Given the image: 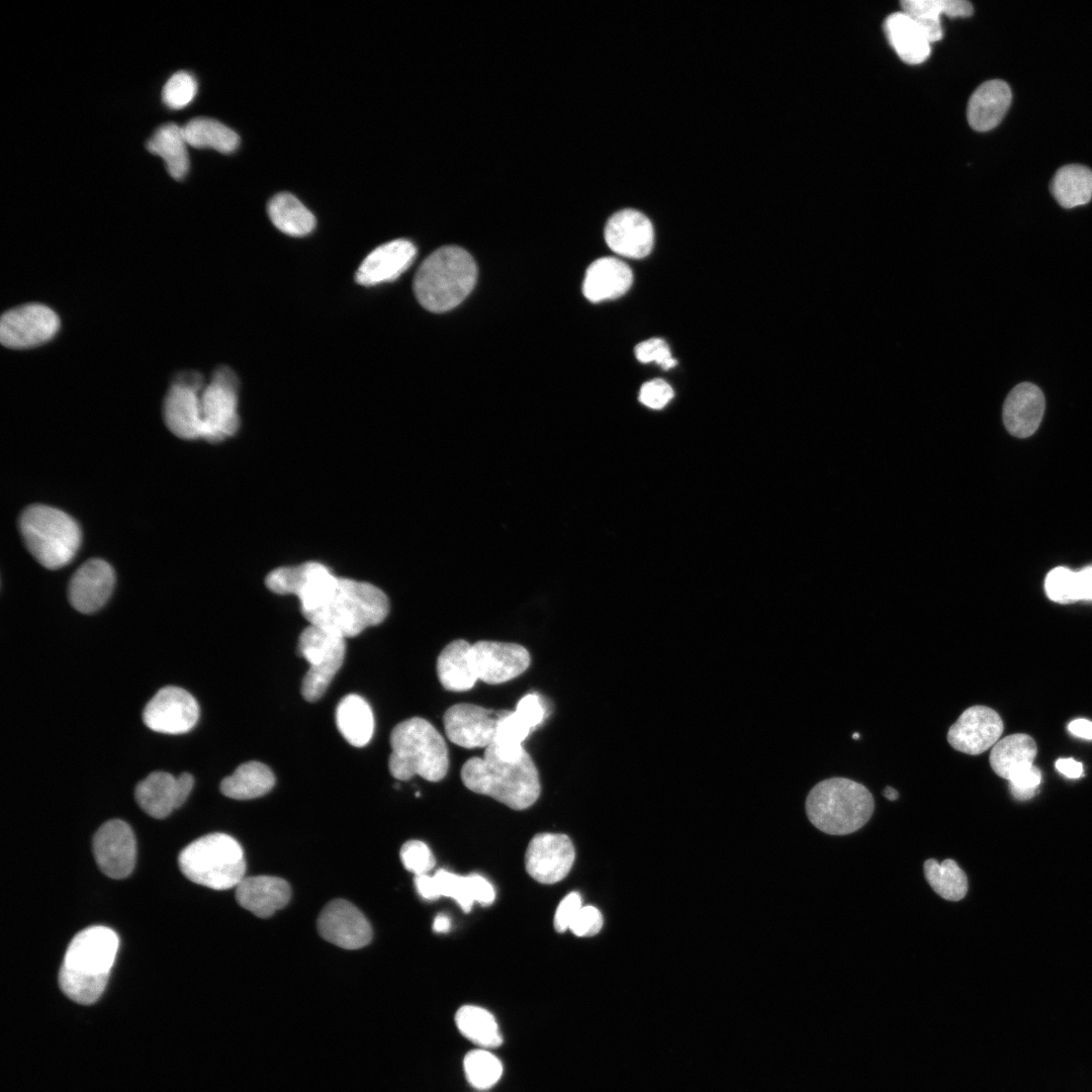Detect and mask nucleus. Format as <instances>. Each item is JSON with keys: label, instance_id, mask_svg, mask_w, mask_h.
I'll use <instances>...</instances> for the list:
<instances>
[{"label": "nucleus", "instance_id": "412c9836", "mask_svg": "<svg viewBox=\"0 0 1092 1092\" xmlns=\"http://www.w3.org/2000/svg\"><path fill=\"white\" fill-rule=\"evenodd\" d=\"M604 236L612 251L635 259L646 257L654 242L650 220L635 209H623L614 213L606 223Z\"/></svg>", "mask_w": 1092, "mask_h": 1092}, {"label": "nucleus", "instance_id": "f704fd0d", "mask_svg": "<svg viewBox=\"0 0 1092 1092\" xmlns=\"http://www.w3.org/2000/svg\"><path fill=\"white\" fill-rule=\"evenodd\" d=\"M1051 192L1064 208L1087 204L1092 199V170L1079 164L1061 167L1052 179Z\"/></svg>", "mask_w": 1092, "mask_h": 1092}, {"label": "nucleus", "instance_id": "f257e3e1", "mask_svg": "<svg viewBox=\"0 0 1092 1092\" xmlns=\"http://www.w3.org/2000/svg\"><path fill=\"white\" fill-rule=\"evenodd\" d=\"M283 587L298 598L301 613L311 625L345 639L380 624L389 612L388 598L380 588L339 577L314 561L288 567Z\"/></svg>", "mask_w": 1092, "mask_h": 1092}, {"label": "nucleus", "instance_id": "ddd939ff", "mask_svg": "<svg viewBox=\"0 0 1092 1092\" xmlns=\"http://www.w3.org/2000/svg\"><path fill=\"white\" fill-rule=\"evenodd\" d=\"M198 718L199 707L194 697L172 686L159 690L143 713L146 726L164 734L186 733L196 725Z\"/></svg>", "mask_w": 1092, "mask_h": 1092}, {"label": "nucleus", "instance_id": "4be33fe9", "mask_svg": "<svg viewBox=\"0 0 1092 1092\" xmlns=\"http://www.w3.org/2000/svg\"><path fill=\"white\" fill-rule=\"evenodd\" d=\"M416 255V246L405 239L380 245L362 261L356 272V281L364 286L393 281L410 268Z\"/></svg>", "mask_w": 1092, "mask_h": 1092}, {"label": "nucleus", "instance_id": "bb28decb", "mask_svg": "<svg viewBox=\"0 0 1092 1092\" xmlns=\"http://www.w3.org/2000/svg\"><path fill=\"white\" fill-rule=\"evenodd\" d=\"M632 281V271L626 263L615 257H604L586 269L582 291L589 301L601 302L625 294Z\"/></svg>", "mask_w": 1092, "mask_h": 1092}, {"label": "nucleus", "instance_id": "f3484780", "mask_svg": "<svg viewBox=\"0 0 1092 1092\" xmlns=\"http://www.w3.org/2000/svg\"><path fill=\"white\" fill-rule=\"evenodd\" d=\"M1003 729V721L995 710L976 705L961 714L948 729L946 737L956 750L978 755L998 742Z\"/></svg>", "mask_w": 1092, "mask_h": 1092}, {"label": "nucleus", "instance_id": "39448f33", "mask_svg": "<svg viewBox=\"0 0 1092 1092\" xmlns=\"http://www.w3.org/2000/svg\"><path fill=\"white\" fill-rule=\"evenodd\" d=\"M391 776L408 781L420 776L429 782L443 780L449 768V754L441 733L428 720L413 717L398 723L390 734Z\"/></svg>", "mask_w": 1092, "mask_h": 1092}, {"label": "nucleus", "instance_id": "c03bdc74", "mask_svg": "<svg viewBox=\"0 0 1092 1092\" xmlns=\"http://www.w3.org/2000/svg\"><path fill=\"white\" fill-rule=\"evenodd\" d=\"M399 856L403 867L415 876L427 875L436 863L430 847L421 840L406 841Z\"/></svg>", "mask_w": 1092, "mask_h": 1092}, {"label": "nucleus", "instance_id": "2f4dec72", "mask_svg": "<svg viewBox=\"0 0 1092 1092\" xmlns=\"http://www.w3.org/2000/svg\"><path fill=\"white\" fill-rule=\"evenodd\" d=\"M336 723L342 736L351 745L363 747L374 732V716L365 699L356 694L345 696L336 709Z\"/></svg>", "mask_w": 1092, "mask_h": 1092}, {"label": "nucleus", "instance_id": "5fc2aeb1", "mask_svg": "<svg viewBox=\"0 0 1092 1092\" xmlns=\"http://www.w3.org/2000/svg\"><path fill=\"white\" fill-rule=\"evenodd\" d=\"M1068 730L1072 734H1074V735H1076L1078 737L1088 739V740L1092 739V722L1089 721V720H1086V719L1073 720L1069 724Z\"/></svg>", "mask_w": 1092, "mask_h": 1092}, {"label": "nucleus", "instance_id": "b1692460", "mask_svg": "<svg viewBox=\"0 0 1092 1092\" xmlns=\"http://www.w3.org/2000/svg\"><path fill=\"white\" fill-rule=\"evenodd\" d=\"M1044 412V396L1030 382L1014 386L1005 398L1002 411L1007 431L1018 438L1031 436L1039 427Z\"/></svg>", "mask_w": 1092, "mask_h": 1092}, {"label": "nucleus", "instance_id": "5701e85b", "mask_svg": "<svg viewBox=\"0 0 1092 1092\" xmlns=\"http://www.w3.org/2000/svg\"><path fill=\"white\" fill-rule=\"evenodd\" d=\"M197 388L175 382L169 388L163 404V416L168 429L185 440L202 438L203 424L200 395Z\"/></svg>", "mask_w": 1092, "mask_h": 1092}, {"label": "nucleus", "instance_id": "6e6d98bb", "mask_svg": "<svg viewBox=\"0 0 1092 1092\" xmlns=\"http://www.w3.org/2000/svg\"><path fill=\"white\" fill-rule=\"evenodd\" d=\"M451 926L450 918L445 914H439L435 917L433 923V929L436 932H446Z\"/></svg>", "mask_w": 1092, "mask_h": 1092}, {"label": "nucleus", "instance_id": "a211bd4d", "mask_svg": "<svg viewBox=\"0 0 1092 1092\" xmlns=\"http://www.w3.org/2000/svg\"><path fill=\"white\" fill-rule=\"evenodd\" d=\"M317 930L324 939L345 949L361 948L372 938L367 918L343 899L333 900L324 907L317 918Z\"/></svg>", "mask_w": 1092, "mask_h": 1092}, {"label": "nucleus", "instance_id": "2eb2a0df", "mask_svg": "<svg viewBox=\"0 0 1092 1092\" xmlns=\"http://www.w3.org/2000/svg\"><path fill=\"white\" fill-rule=\"evenodd\" d=\"M574 858V846L567 835L539 833L527 847L525 868L537 882L555 884L568 875Z\"/></svg>", "mask_w": 1092, "mask_h": 1092}, {"label": "nucleus", "instance_id": "0eeeda50", "mask_svg": "<svg viewBox=\"0 0 1092 1092\" xmlns=\"http://www.w3.org/2000/svg\"><path fill=\"white\" fill-rule=\"evenodd\" d=\"M182 874L191 882L214 890L236 888L245 878L241 844L224 833H209L184 847L178 856Z\"/></svg>", "mask_w": 1092, "mask_h": 1092}, {"label": "nucleus", "instance_id": "c9c22d12", "mask_svg": "<svg viewBox=\"0 0 1092 1092\" xmlns=\"http://www.w3.org/2000/svg\"><path fill=\"white\" fill-rule=\"evenodd\" d=\"M267 210L272 223L288 236H306L315 226L314 215L290 193L282 192L273 196Z\"/></svg>", "mask_w": 1092, "mask_h": 1092}, {"label": "nucleus", "instance_id": "3c124183", "mask_svg": "<svg viewBox=\"0 0 1092 1092\" xmlns=\"http://www.w3.org/2000/svg\"><path fill=\"white\" fill-rule=\"evenodd\" d=\"M581 907V897L578 893L571 892L566 895L559 903L554 915L553 924L555 930L564 932L569 929L570 923Z\"/></svg>", "mask_w": 1092, "mask_h": 1092}, {"label": "nucleus", "instance_id": "9d476101", "mask_svg": "<svg viewBox=\"0 0 1092 1092\" xmlns=\"http://www.w3.org/2000/svg\"><path fill=\"white\" fill-rule=\"evenodd\" d=\"M202 439L220 442L239 429L238 379L228 367L218 368L200 393Z\"/></svg>", "mask_w": 1092, "mask_h": 1092}, {"label": "nucleus", "instance_id": "a18cd8bd", "mask_svg": "<svg viewBox=\"0 0 1092 1092\" xmlns=\"http://www.w3.org/2000/svg\"><path fill=\"white\" fill-rule=\"evenodd\" d=\"M635 356L642 363L656 362L662 369L668 370L676 365L666 342L653 338L639 343L635 347Z\"/></svg>", "mask_w": 1092, "mask_h": 1092}, {"label": "nucleus", "instance_id": "58836bf2", "mask_svg": "<svg viewBox=\"0 0 1092 1092\" xmlns=\"http://www.w3.org/2000/svg\"><path fill=\"white\" fill-rule=\"evenodd\" d=\"M924 876L930 887L941 898L960 901L968 892V879L964 871L952 859L938 863L935 859L925 860Z\"/></svg>", "mask_w": 1092, "mask_h": 1092}, {"label": "nucleus", "instance_id": "6ab92c4d", "mask_svg": "<svg viewBox=\"0 0 1092 1092\" xmlns=\"http://www.w3.org/2000/svg\"><path fill=\"white\" fill-rule=\"evenodd\" d=\"M193 784V777L187 772L175 778L165 771H154L136 785L135 801L148 815L163 819L183 805Z\"/></svg>", "mask_w": 1092, "mask_h": 1092}, {"label": "nucleus", "instance_id": "49530a36", "mask_svg": "<svg viewBox=\"0 0 1092 1092\" xmlns=\"http://www.w3.org/2000/svg\"><path fill=\"white\" fill-rule=\"evenodd\" d=\"M673 397L671 386L662 379H653L645 382L639 392V400L653 410L665 406Z\"/></svg>", "mask_w": 1092, "mask_h": 1092}, {"label": "nucleus", "instance_id": "c756f323", "mask_svg": "<svg viewBox=\"0 0 1092 1092\" xmlns=\"http://www.w3.org/2000/svg\"><path fill=\"white\" fill-rule=\"evenodd\" d=\"M471 646L464 639L447 644L437 659V674L443 688L451 692L471 690L478 680L471 659Z\"/></svg>", "mask_w": 1092, "mask_h": 1092}, {"label": "nucleus", "instance_id": "09e8293b", "mask_svg": "<svg viewBox=\"0 0 1092 1092\" xmlns=\"http://www.w3.org/2000/svg\"><path fill=\"white\" fill-rule=\"evenodd\" d=\"M603 926V916L594 906H582L569 925L576 936H594Z\"/></svg>", "mask_w": 1092, "mask_h": 1092}, {"label": "nucleus", "instance_id": "e433bc0d", "mask_svg": "<svg viewBox=\"0 0 1092 1092\" xmlns=\"http://www.w3.org/2000/svg\"><path fill=\"white\" fill-rule=\"evenodd\" d=\"M187 145L197 149H213L230 154L240 145V136L232 128L212 118L196 117L182 126Z\"/></svg>", "mask_w": 1092, "mask_h": 1092}, {"label": "nucleus", "instance_id": "dca6fc26", "mask_svg": "<svg viewBox=\"0 0 1092 1092\" xmlns=\"http://www.w3.org/2000/svg\"><path fill=\"white\" fill-rule=\"evenodd\" d=\"M471 659L478 679L488 685L509 681L530 665L529 651L512 642L480 640L471 646Z\"/></svg>", "mask_w": 1092, "mask_h": 1092}, {"label": "nucleus", "instance_id": "f03ea898", "mask_svg": "<svg viewBox=\"0 0 1092 1092\" xmlns=\"http://www.w3.org/2000/svg\"><path fill=\"white\" fill-rule=\"evenodd\" d=\"M119 946L114 930L87 927L69 943L59 972V985L71 1000L89 1005L105 990Z\"/></svg>", "mask_w": 1092, "mask_h": 1092}, {"label": "nucleus", "instance_id": "1a4fd4ad", "mask_svg": "<svg viewBox=\"0 0 1092 1092\" xmlns=\"http://www.w3.org/2000/svg\"><path fill=\"white\" fill-rule=\"evenodd\" d=\"M345 638L309 624L300 634L298 652L309 664L301 684V695L307 702L320 700L341 668L345 653Z\"/></svg>", "mask_w": 1092, "mask_h": 1092}, {"label": "nucleus", "instance_id": "7c9ffc66", "mask_svg": "<svg viewBox=\"0 0 1092 1092\" xmlns=\"http://www.w3.org/2000/svg\"><path fill=\"white\" fill-rule=\"evenodd\" d=\"M1036 752L1034 740L1017 733L999 740L990 752L989 761L996 775L1009 781L1033 765Z\"/></svg>", "mask_w": 1092, "mask_h": 1092}, {"label": "nucleus", "instance_id": "7ed1b4c3", "mask_svg": "<svg viewBox=\"0 0 1092 1092\" xmlns=\"http://www.w3.org/2000/svg\"><path fill=\"white\" fill-rule=\"evenodd\" d=\"M460 776L470 791L489 796L514 810L531 807L541 793L538 769L526 750L518 757L505 758L487 746L482 757L474 756L464 762Z\"/></svg>", "mask_w": 1092, "mask_h": 1092}, {"label": "nucleus", "instance_id": "72a5a7b5", "mask_svg": "<svg viewBox=\"0 0 1092 1092\" xmlns=\"http://www.w3.org/2000/svg\"><path fill=\"white\" fill-rule=\"evenodd\" d=\"M147 148L165 161L172 178L181 180L185 177L189 170V158L182 127L174 122L161 125L148 141Z\"/></svg>", "mask_w": 1092, "mask_h": 1092}, {"label": "nucleus", "instance_id": "13d9d810", "mask_svg": "<svg viewBox=\"0 0 1092 1092\" xmlns=\"http://www.w3.org/2000/svg\"><path fill=\"white\" fill-rule=\"evenodd\" d=\"M852 738H853V739H858V738H859V734H858V733H854V734L852 735Z\"/></svg>", "mask_w": 1092, "mask_h": 1092}, {"label": "nucleus", "instance_id": "4d7b16f0", "mask_svg": "<svg viewBox=\"0 0 1092 1092\" xmlns=\"http://www.w3.org/2000/svg\"><path fill=\"white\" fill-rule=\"evenodd\" d=\"M883 794L890 801H895L899 797L898 792L889 786L885 788Z\"/></svg>", "mask_w": 1092, "mask_h": 1092}, {"label": "nucleus", "instance_id": "a878e982", "mask_svg": "<svg viewBox=\"0 0 1092 1092\" xmlns=\"http://www.w3.org/2000/svg\"><path fill=\"white\" fill-rule=\"evenodd\" d=\"M1012 100L1009 85L999 79L981 84L970 97L967 117L969 124L977 131H988L996 127Z\"/></svg>", "mask_w": 1092, "mask_h": 1092}, {"label": "nucleus", "instance_id": "37998d69", "mask_svg": "<svg viewBox=\"0 0 1092 1092\" xmlns=\"http://www.w3.org/2000/svg\"><path fill=\"white\" fill-rule=\"evenodd\" d=\"M197 92V82L188 72H177L166 82L163 91V102L171 109H181L188 105Z\"/></svg>", "mask_w": 1092, "mask_h": 1092}, {"label": "nucleus", "instance_id": "f8f14e48", "mask_svg": "<svg viewBox=\"0 0 1092 1092\" xmlns=\"http://www.w3.org/2000/svg\"><path fill=\"white\" fill-rule=\"evenodd\" d=\"M510 710H493L470 703L449 707L443 716L448 739L464 748H486L493 742L500 720Z\"/></svg>", "mask_w": 1092, "mask_h": 1092}, {"label": "nucleus", "instance_id": "6e6552de", "mask_svg": "<svg viewBox=\"0 0 1092 1092\" xmlns=\"http://www.w3.org/2000/svg\"><path fill=\"white\" fill-rule=\"evenodd\" d=\"M19 530L28 551L49 569L68 564L81 543L78 523L65 512L44 505L27 507L19 518Z\"/></svg>", "mask_w": 1092, "mask_h": 1092}, {"label": "nucleus", "instance_id": "423d86ee", "mask_svg": "<svg viewBox=\"0 0 1092 1092\" xmlns=\"http://www.w3.org/2000/svg\"><path fill=\"white\" fill-rule=\"evenodd\" d=\"M875 808L871 792L846 778H831L815 785L806 799V813L819 830L845 835L861 828Z\"/></svg>", "mask_w": 1092, "mask_h": 1092}, {"label": "nucleus", "instance_id": "cd10ccee", "mask_svg": "<svg viewBox=\"0 0 1092 1092\" xmlns=\"http://www.w3.org/2000/svg\"><path fill=\"white\" fill-rule=\"evenodd\" d=\"M432 878L438 899L441 896L452 898L466 913L471 910L475 901L484 906L494 901L492 885L480 875L461 877L440 869Z\"/></svg>", "mask_w": 1092, "mask_h": 1092}, {"label": "nucleus", "instance_id": "4c0bfd02", "mask_svg": "<svg viewBox=\"0 0 1092 1092\" xmlns=\"http://www.w3.org/2000/svg\"><path fill=\"white\" fill-rule=\"evenodd\" d=\"M455 1022L459 1031L482 1049L497 1048L503 1042L494 1016L484 1008L464 1005L458 1009Z\"/></svg>", "mask_w": 1092, "mask_h": 1092}, {"label": "nucleus", "instance_id": "4468645a", "mask_svg": "<svg viewBox=\"0 0 1092 1092\" xmlns=\"http://www.w3.org/2000/svg\"><path fill=\"white\" fill-rule=\"evenodd\" d=\"M93 853L103 874L112 879L129 876L135 864L136 843L130 826L119 819L105 822L93 837Z\"/></svg>", "mask_w": 1092, "mask_h": 1092}, {"label": "nucleus", "instance_id": "8fccbe9b", "mask_svg": "<svg viewBox=\"0 0 1092 1092\" xmlns=\"http://www.w3.org/2000/svg\"><path fill=\"white\" fill-rule=\"evenodd\" d=\"M515 711L528 722L532 729L539 726L546 715L545 705L536 693H530L521 698Z\"/></svg>", "mask_w": 1092, "mask_h": 1092}, {"label": "nucleus", "instance_id": "ea45409f", "mask_svg": "<svg viewBox=\"0 0 1092 1092\" xmlns=\"http://www.w3.org/2000/svg\"><path fill=\"white\" fill-rule=\"evenodd\" d=\"M463 1065L468 1082L479 1090L492 1087L503 1073L500 1061L484 1049L469 1052L464 1058Z\"/></svg>", "mask_w": 1092, "mask_h": 1092}, {"label": "nucleus", "instance_id": "c85d7f7f", "mask_svg": "<svg viewBox=\"0 0 1092 1092\" xmlns=\"http://www.w3.org/2000/svg\"><path fill=\"white\" fill-rule=\"evenodd\" d=\"M887 38L902 61L917 65L931 53L929 40L917 22L904 11L890 14L884 22Z\"/></svg>", "mask_w": 1092, "mask_h": 1092}, {"label": "nucleus", "instance_id": "473e14b6", "mask_svg": "<svg viewBox=\"0 0 1092 1092\" xmlns=\"http://www.w3.org/2000/svg\"><path fill=\"white\" fill-rule=\"evenodd\" d=\"M274 785V774L266 764L248 761L221 781L220 791L231 799L249 800L266 795Z\"/></svg>", "mask_w": 1092, "mask_h": 1092}, {"label": "nucleus", "instance_id": "20e7f679", "mask_svg": "<svg viewBox=\"0 0 1092 1092\" xmlns=\"http://www.w3.org/2000/svg\"><path fill=\"white\" fill-rule=\"evenodd\" d=\"M476 277L472 256L460 247L445 246L423 261L414 279V292L423 307L444 312L467 297Z\"/></svg>", "mask_w": 1092, "mask_h": 1092}, {"label": "nucleus", "instance_id": "393cba45", "mask_svg": "<svg viewBox=\"0 0 1092 1092\" xmlns=\"http://www.w3.org/2000/svg\"><path fill=\"white\" fill-rule=\"evenodd\" d=\"M291 897L288 883L277 877L244 878L236 887L237 902L260 918H268L284 908Z\"/></svg>", "mask_w": 1092, "mask_h": 1092}, {"label": "nucleus", "instance_id": "de8ad7c7", "mask_svg": "<svg viewBox=\"0 0 1092 1092\" xmlns=\"http://www.w3.org/2000/svg\"><path fill=\"white\" fill-rule=\"evenodd\" d=\"M1009 782V790L1017 800H1027L1033 797L1041 782V774L1035 765L1019 772Z\"/></svg>", "mask_w": 1092, "mask_h": 1092}, {"label": "nucleus", "instance_id": "864d4df0", "mask_svg": "<svg viewBox=\"0 0 1092 1092\" xmlns=\"http://www.w3.org/2000/svg\"><path fill=\"white\" fill-rule=\"evenodd\" d=\"M1077 573L1080 599L1092 601V566H1088Z\"/></svg>", "mask_w": 1092, "mask_h": 1092}, {"label": "nucleus", "instance_id": "9b49d317", "mask_svg": "<svg viewBox=\"0 0 1092 1092\" xmlns=\"http://www.w3.org/2000/svg\"><path fill=\"white\" fill-rule=\"evenodd\" d=\"M60 329L58 314L41 303H25L4 312L0 320L1 344L10 349H28L53 339Z\"/></svg>", "mask_w": 1092, "mask_h": 1092}, {"label": "nucleus", "instance_id": "a19ab883", "mask_svg": "<svg viewBox=\"0 0 1092 1092\" xmlns=\"http://www.w3.org/2000/svg\"><path fill=\"white\" fill-rule=\"evenodd\" d=\"M901 6L913 18L940 19L941 14L956 18L973 14V6L966 0H904Z\"/></svg>", "mask_w": 1092, "mask_h": 1092}, {"label": "nucleus", "instance_id": "aec40b11", "mask_svg": "<svg viewBox=\"0 0 1092 1092\" xmlns=\"http://www.w3.org/2000/svg\"><path fill=\"white\" fill-rule=\"evenodd\" d=\"M114 582L115 575L110 564L98 558L87 560L70 579L69 602L78 612H96L108 601Z\"/></svg>", "mask_w": 1092, "mask_h": 1092}, {"label": "nucleus", "instance_id": "79ce46f5", "mask_svg": "<svg viewBox=\"0 0 1092 1092\" xmlns=\"http://www.w3.org/2000/svg\"><path fill=\"white\" fill-rule=\"evenodd\" d=\"M1045 593L1050 600L1059 604H1071L1080 601L1078 573L1066 567H1056L1049 572L1044 581Z\"/></svg>", "mask_w": 1092, "mask_h": 1092}, {"label": "nucleus", "instance_id": "603ef678", "mask_svg": "<svg viewBox=\"0 0 1092 1092\" xmlns=\"http://www.w3.org/2000/svg\"><path fill=\"white\" fill-rule=\"evenodd\" d=\"M1056 767L1061 774L1071 779H1077L1083 775V764L1073 758L1058 759Z\"/></svg>", "mask_w": 1092, "mask_h": 1092}]
</instances>
